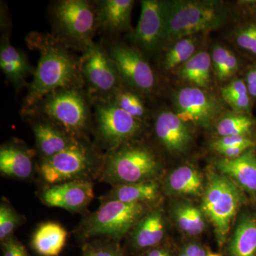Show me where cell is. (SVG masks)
Returning a JSON list of instances; mask_svg holds the SVG:
<instances>
[{
	"label": "cell",
	"mask_w": 256,
	"mask_h": 256,
	"mask_svg": "<svg viewBox=\"0 0 256 256\" xmlns=\"http://www.w3.org/2000/svg\"><path fill=\"white\" fill-rule=\"evenodd\" d=\"M148 208L143 203L104 202L82 220L79 235L84 239L100 237L119 242L149 212Z\"/></svg>",
	"instance_id": "52a82bcc"
},
{
	"label": "cell",
	"mask_w": 256,
	"mask_h": 256,
	"mask_svg": "<svg viewBox=\"0 0 256 256\" xmlns=\"http://www.w3.org/2000/svg\"><path fill=\"white\" fill-rule=\"evenodd\" d=\"M34 152L18 141H10L0 148V171L8 178L26 180L34 172Z\"/></svg>",
	"instance_id": "d6986e66"
},
{
	"label": "cell",
	"mask_w": 256,
	"mask_h": 256,
	"mask_svg": "<svg viewBox=\"0 0 256 256\" xmlns=\"http://www.w3.org/2000/svg\"><path fill=\"white\" fill-rule=\"evenodd\" d=\"M160 170L154 150L132 140L106 152L98 176L100 181L114 186L156 180Z\"/></svg>",
	"instance_id": "3957f363"
},
{
	"label": "cell",
	"mask_w": 256,
	"mask_h": 256,
	"mask_svg": "<svg viewBox=\"0 0 256 256\" xmlns=\"http://www.w3.org/2000/svg\"><path fill=\"white\" fill-rule=\"evenodd\" d=\"M222 174L250 193H256V154L250 149L238 158H224L217 162Z\"/></svg>",
	"instance_id": "44dd1931"
},
{
	"label": "cell",
	"mask_w": 256,
	"mask_h": 256,
	"mask_svg": "<svg viewBox=\"0 0 256 256\" xmlns=\"http://www.w3.org/2000/svg\"><path fill=\"white\" fill-rule=\"evenodd\" d=\"M242 197L240 188L233 180L225 175L210 174L204 194L202 210L213 224L220 245L228 233Z\"/></svg>",
	"instance_id": "ba28073f"
},
{
	"label": "cell",
	"mask_w": 256,
	"mask_h": 256,
	"mask_svg": "<svg viewBox=\"0 0 256 256\" xmlns=\"http://www.w3.org/2000/svg\"><path fill=\"white\" fill-rule=\"evenodd\" d=\"M212 56L206 52H196L180 68V77L193 86L206 89L210 84Z\"/></svg>",
	"instance_id": "d4e9b609"
},
{
	"label": "cell",
	"mask_w": 256,
	"mask_h": 256,
	"mask_svg": "<svg viewBox=\"0 0 256 256\" xmlns=\"http://www.w3.org/2000/svg\"><path fill=\"white\" fill-rule=\"evenodd\" d=\"M84 85L92 101L107 100L122 85L117 66L107 48L94 42L79 57Z\"/></svg>",
	"instance_id": "9c48e42d"
},
{
	"label": "cell",
	"mask_w": 256,
	"mask_h": 256,
	"mask_svg": "<svg viewBox=\"0 0 256 256\" xmlns=\"http://www.w3.org/2000/svg\"><path fill=\"white\" fill-rule=\"evenodd\" d=\"M174 100L175 114L186 124L207 127L223 111L218 99L200 88H182L175 94Z\"/></svg>",
	"instance_id": "4fadbf2b"
},
{
	"label": "cell",
	"mask_w": 256,
	"mask_h": 256,
	"mask_svg": "<svg viewBox=\"0 0 256 256\" xmlns=\"http://www.w3.org/2000/svg\"><path fill=\"white\" fill-rule=\"evenodd\" d=\"M92 98L84 88H65L44 96L24 116L36 114L79 138L92 128Z\"/></svg>",
	"instance_id": "7a4b0ae2"
},
{
	"label": "cell",
	"mask_w": 256,
	"mask_h": 256,
	"mask_svg": "<svg viewBox=\"0 0 256 256\" xmlns=\"http://www.w3.org/2000/svg\"><path fill=\"white\" fill-rule=\"evenodd\" d=\"M107 50L117 66L122 84L139 92L154 90L156 74L139 50L118 43L111 44Z\"/></svg>",
	"instance_id": "8fae6325"
},
{
	"label": "cell",
	"mask_w": 256,
	"mask_h": 256,
	"mask_svg": "<svg viewBox=\"0 0 256 256\" xmlns=\"http://www.w3.org/2000/svg\"><path fill=\"white\" fill-rule=\"evenodd\" d=\"M222 95L224 100L232 98L242 97L249 95L246 84L240 79H236L222 90Z\"/></svg>",
	"instance_id": "8d00e7d4"
},
{
	"label": "cell",
	"mask_w": 256,
	"mask_h": 256,
	"mask_svg": "<svg viewBox=\"0 0 256 256\" xmlns=\"http://www.w3.org/2000/svg\"><path fill=\"white\" fill-rule=\"evenodd\" d=\"M226 6L218 1L168 2L166 45L223 26L228 18Z\"/></svg>",
	"instance_id": "5b68a950"
},
{
	"label": "cell",
	"mask_w": 256,
	"mask_h": 256,
	"mask_svg": "<svg viewBox=\"0 0 256 256\" xmlns=\"http://www.w3.org/2000/svg\"><path fill=\"white\" fill-rule=\"evenodd\" d=\"M212 62L216 75L220 82H225L238 72L239 62L233 52L222 46L214 47Z\"/></svg>",
	"instance_id": "f1b7e54d"
},
{
	"label": "cell",
	"mask_w": 256,
	"mask_h": 256,
	"mask_svg": "<svg viewBox=\"0 0 256 256\" xmlns=\"http://www.w3.org/2000/svg\"><path fill=\"white\" fill-rule=\"evenodd\" d=\"M52 36L69 48L84 52L94 43L98 30L95 3L86 0H60L50 10Z\"/></svg>",
	"instance_id": "277c9868"
},
{
	"label": "cell",
	"mask_w": 256,
	"mask_h": 256,
	"mask_svg": "<svg viewBox=\"0 0 256 256\" xmlns=\"http://www.w3.org/2000/svg\"><path fill=\"white\" fill-rule=\"evenodd\" d=\"M92 122L101 148L107 152L134 140L142 130V122L116 105L110 99L92 100Z\"/></svg>",
	"instance_id": "30bf717a"
},
{
	"label": "cell",
	"mask_w": 256,
	"mask_h": 256,
	"mask_svg": "<svg viewBox=\"0 0 256 256\" xmlns=\"http://www.w3.org/2000/svg\"><path fill=\"white\" fill-rule=\"evenodd\" d=\"M0 68L6 80L16 90L28 86L26 79L34 76L36 68L32 66L22 50L13 46L8 34H4L0 44Z\"/></svg>",
	"instance_id": "ac0fdd59"
},
{
	"label": "cell",
	"mask_w": 256,
	"mask_h": 256,
	"mask_svg": "<svg viewBox=\"0 0 256 256\" xmlns=\"http://www.w3.org/2000/svg\"><path fill=\"white\" fill-rule=\"evenodd\" d=\"M166 188L176 194L201 195L204 182L201 174L190 166H182L174 170L166 180Z\"/></svg>",
	"instance_id": "484cf974"
},
{
	"label": "cell",
	"mask_w": 256,
	"mask_h": 256,
	"mask_svg": "<svg viewBox=\"0 0 256 256\" xmlns=\"http://www.w3.org/2000/svg\"><path fill=\"white\" fill-rule=\"evenodd\" d=\"M174 218L178 227L190 235L202 234L206 226L202 210L191 204H186L176 207Z\"/></svg>",
	"instance_id": "83f0119b"
},
{
	"label": "cell",
	"mask_w": 256,
	"mask_h": 256,
	"mask_svg": "<svg viewBox=\"0 0 256 256\" xmlns=\"http://www.w3.org/2000/svg\"><path fill=\"white\" fill-rule=\"evenodd\" d=\"M24 116L28 118L31 122L36 150L41 160L52 158L73 146L80 139L38 114Z\"/></svg>",
	"instance_id": "9a60e30c"
},
{
	"label": "cell",
	"mask_w": 256,
	"mask_h": 256,
	"mask_svg": "<svg viewBox=\"0 0 256 256\" xmlns=\"http://www.w3.org/2000/svg\"><path fill=\"white\" fill-rule=\"evenodd\" d=\"M132 0H102L95 2L98 30L117 34L131 28Z\"/></svg>",
	"instance_id": "ffe728a7"
},
{
	"label": "cell",
	"mask_w": 256,
	"mask_h": 256,
	"mask_svg": "<svg viewBox=\"0 0 256 256\" xmlns=\"http://www.w3.org/2000/svg\"><path fill=\"white\" fill-rule=\"evenodd\" d=\"M245 82L249 96L256 98V65L248 72Z\"/></svg>",
	"instance_id": "60d3db41"
},
{
	"label": "cell",
	"mask_w": 256,
	"mask_h": 256,
	"mask_svg": "<svg viewBox=\"0 0 256 256\" xmlns=\"http://www.w3.org/2000/svg\"><path fill=\"white\" fill-rule=\"evenodd\" d=\"M164 212L161 208L149 210L131 230L129 244L134 252H142L162 245L165 236Z\"/></svg>",
	"instance_id": "e0dca14e"
},
{
	"label": "cell",
	"mask_w": 256,
	"mask_h": 256,
	"mask_svg": "<svg viewBox=\"0 0 256 256\" xmlns=\"http://www.w3.org/2000/svg\"><path fill=\"white\" fill-rule=\"evenodd\" d=\"M104 156L87 138L48 159L41 160L38 172L48 185L66 182L88 180L99 176Z\"/></svg>",
	"instance_id": "8992f818"
},
{
	"label": "cell",
	"mask_w": 256,
	"mask_h": 256,
	"mask_svg": "<svg viewBox=\"0 0 256 256\" xmlns=\"http://www.w3.org/2000/svg\"><path fill=\"white\" fill-rule=\"evenodd\" d=\"M248 146L254 148L255 142L252 140L245 136H228V137H222L213 143L212 146L216 150L225 149V148H235Z\"/></svg>",
	"instance_id": "e575fe53"
},
{
	"label": "cell",
	"mask_w": 256,
	"mask_h": 256,
	"mask_svg": "<svg viewBox=\"0 0 256 256\" xmlns=\"http://www.w3.org/2000/svg\"><path fill=\"white\" fill-rule=\"evenodd\" d=\"M234 110L242 114L244 112H249L250 109V100L249 95L242 97L232 98L225 100Z\"/></svg>",
	"instance_id": "74e56055"
},
{
	"label": "cell",
	"mask_w": 256,
	"mask_h": 256,
	"mask_svg": "<svg viewBox=\"0 0 256 256\" xmlns=\"http://www.w3.org/2000/svg\"><path fill=\"white\" fill-rule=\"evenodd\" d=\"M252 148L250 146H235V148H225V149L220 150L217 152L227 159H234V158H238V156L244 154L245 152L252 149Z\"/></svg>",
	"instance_id": "f35d334b"
},
{
	"label": "cell",
	"mask_w": 256,
	"mask_h": 256,
	"mask_svg": "<svg viewBox=\"0 0 256 256\" xmlns=\"http://www.w3.org/2000/svg\"><path fill=\"white\" fill-rule=\"evenodd\" d=\"M229 256H256V218L246 216L240 220L229 242Z\"/></svg>",
	"instance_id": "cb8c5ba5"
},
{
	"label": "cell",
	"mask_w": 256,
	"mask_h": 256,
	"mask_svg": "<svg viewBox=\"0 0 256 256\" xmlns=\"http://www.w3.org/2000/svg\"><path fill=\"white\" fill-rule=\"evenodd\" d=\"M254 122L250 116L244 114H226L216 124V130L220 137L245 136L252 131Z\"/></svg>",
	"instance_id": "f546056e"
},
{
	"label": "cell",
	"mask_w": 256,
	"mask_h": 256,
	"mask_svg": "<svg viewBox=\"0 0 256 256\" xmlns=\"http://www.w3.org/2000/svg\"><path fill=\"white\" fill-rule=\"evenodd\" d=\"M28 44L40 52L38 65L28 84L22 114L26 112L50 92L65 88H84L79 58L52 35L31 33Z\"/></svg>",
	"instance_id": "6da1fadb"
},
{
	"label": "cell",
	"mask_w": 256,
	"mask_h": 256,
	"mask_svg": "<svg viewBox=\"0 0 256 256\" xmlns=\"http://www.w3.org/2000/svg\"><path fill=\"white\" fill-rule=\"evenodd\" d=\"M247 9L249 10L250 14L255 18L256 20V1H249L246 2Z\"/></svg>",
	"instance_id": "7bdbcfd3"
},
{
	"label": "cell",
	"mask_w": 256,
	"mask_h": 256,
	"mask_svg": "<svg viewBox=\"0 0 256 256\" xmlns=\"http://www.w3.org/2000/svg\"><path fill=\"white\" fill-rule=\"evenodd\" d=\"M234 38L240 48L256 56V23H249L240 26L235 32Z\"/></svg>",
	"instance_id": "836d02e7"
},
{
	"label": "cell",
	"mask_w": 256,
	"mask_h": 256,
	"mask_svg": "<svg viewBox=\"0 0 256 256\" xmlns=\"http://www.w3.org/2000/svg\"><path fill=\"white\" fill-rule=\"evenodd\" d=\"M82 256H126L119 242L106 238H96L84 242Z\"/></svg>",
	"instance_id": "1f68e13d"
},
{
	"label": "cell",
	"mask_w": 256,
	"mask_h": 256,
	"mask_svg": "<svg viewBox=\"0 0 256 256\" xmlns=\"http://www.w3.org/2000/svg\"><path fill=\"white\" fill-rule=\"evenodd\" d=\"M168 2L141 1L140 18L132 32L133 41L149 53L159 52L166 46Z\"/></svg>",
	"instance_id": "7c38bea8"
},
{
	"label": "cell",
	"mask_w": 256,
	"mask_h": 256,
	"mask_svg": "<svg viewBox=\"0 0 256 256\" xmlns=\"http://www.w3.org/2000/svg\"><path fill=\"white\" fill-rule=\"evenodd\" d=\"M222 256L218 255V254H212V252H208V256Z\"/></svg>",
	"instance_id": "ee69618b"
},
{
	"label": "cell",
	"mask_w": 256,
	"mask_h": 256,
	"mask_svg": "<svg viewBox=\"0 0 256 256\" xmlns=\"http://www.w3.org/2000/svg\"><path fill=\"white\" fill-rule=\"evenodd\" d=\"M67 232L60 224L46 222L37 227L31 239L34 252L40 256H58L66 244Z\"/></svg>",
	"instance_id": "603a6c76"
},
{
	"label": "cell",
	"mask_w": 256,
	"mask_h": 256,
	"mask_svg": "<svg viewBox=\"0 0 256 256\" xmlns=\"http://www.w3.org/2000/svg\"><path fill=\"white\" fill-rule=\"evenodd\" d=\"M109 99L140 122L146 118V110L142 99L132 90L126 88L124 84Z\"/></svg>",
	"instance_id": "4dcf8cb0"
},
{
	"label": "cell",
	"mask_w": 256,
	"mask_h": 256,
	"mask_svg": "<svg viewBox=\"0 0 256 256\" xmlns=\"http://www.w3.org/2000/svg\"><path fill=\"white\" fill-rule=\"evenodd\" d=\"M182 249L188 256H207L208 254L201 244L197 242H188Z\"/></svg>",
	"instance_id": "ab89813d"
},
{
	"label": "cell",
	"mask_w": 256,
	"mask_h": 256,
	"mask_svg": "<svg viewBox=\"0 0 256 256\" xmlns=\"http://www.w3.org/2000/svg\"><path fill=\"white\" fill-rule=\"evenodd\" d=\"M24 218L10 204L2 202L0 205V240L4 242L14 235V232L22 225Z\"/></svg>",
	"instance_id": "d6a6232c"
},
{
	"label": "cell",
	"mask_w": 256,
	"mask_h": 256,
	"mask_svg": "<svg viewBox=\"0 0 256 256\" xmlns=\"http://www.w3.org/2000/svg\"><path fill=\"white\" fill-rule=\"evenodd\" d=\"M3 256H31L28 249L14 235L1 242Z\"/></svg>",
	"instance_id": "d590c367"
},
{
	"label": "cell",
	"mask_w": 256,
	"mask_h": 256,
	"mask_svg": "<svg viewBox=\"0 0 256 256\" xmlns=\"http://www.w3.org/2000/svg\"><path fill=\"white\" fill-rule=\"evenodd\" d=\"M154 132L162 146L170 152H183L192 142L188 124L170 111H162L156 116Z\"/></svg>",
	"instance_id": "2e32d148"
},
{
	"label": "cell",
	"mask_w": 256,
	"mask_h": 256,
	"mask_svg": "<svg viewBox=\"0 0 256 256\" xmlns=\"http://www.w3.org/2000/svg\"><path fill=\"white\" fill-rule=\"evenodd\" d=\"M140 256H172V254L169 248L160 245L142 252Z\"/></svg>",
	"instance_id": "b9f144b4"
},
{
	"label": "cell",
	"mask_w": 256,
	"mask_h": 256,
	"mask_svg": "<svg viewBox=\"0 0 256 256\" xmlns=\"http://www.w3.org/2000/svg\"><path fill=\"white\" fill-rule=\"evenodd\" d=\"M160 194L156 180L117 185L100 198L101 203L118 201L124 203L148 204L156 202Z\"/></svg>",
	"instance_id": "7402d4cb"
},
{
	"label": "cell",
	"mask_w": 256,
	"mask_h": 256,
	"mask_svg": "<svg viewBox=\"0 0 256 256\" xmlns=\"http://www.w3.org/2000/svg\"><path fill=\"white\" fill-rule=\"evenodd\" d=\"M197 38L195 36L185 37L174 42L165 54L163 66L171 70L182 66L196 54Z\"/></svg>",
	"instance_id": "4316f807"
},
{
	"label": "cell",
	"mask_w": 256,
	"mask_h": 256,
	"mask_svg": "<svg viewBox=\"0 0 256 256\" xmlns=\"http://www.w3.org/2000/svg\"><path fill=\"white\" fill-rule=\"evenodd\" d=\"M44 204L58 207L70 212H84L94 198L92 181L66 182L48 185L40 193Z\"/></svg>",
	"instance_id": "5bb4252c"
}]
</instances>
